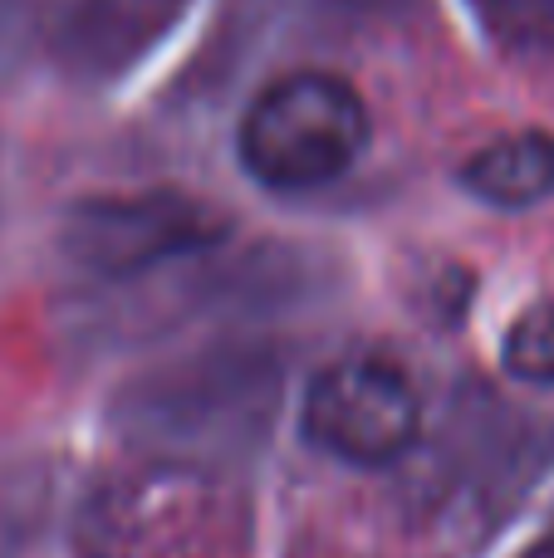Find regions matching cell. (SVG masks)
<instances>
[{"label":"cell","instance_id":"obj_2","mask_svg":"<svg viewBox=\"0 0 554 558\" xmlns=\"http://www.w3.org/2000/svg\"><path fill=\"white\" fill-rule=\"evenodd\" d=\"M304 432L353 465H388L418 441L422 397L393 357L349 353L304 392Z\"/></svg>","mask_w":554,"mask_h":558},{"label":"cell","instance_id":"obj_6","mask_svg":"<svg viewBox=\"0 0 554 558\" xmlns=\"http://www.w3.org/2000/svg\"><path fill=\"white\" fill-rule=\"evenodd\" d=\"M501 39L520 49H550L554 45V0H471Z\"/></svg>","mask_w":554,"mask_h":558},{"label":"cell","instance_id":"obj_3","mask_svg":"<svg viewBox=\"0 0 554 558\" xmlns=\"http://www.w3.org/2000/svg\"><path fill=\"white\" fill-rule=\"evenodd\" d=\"M79 255L94 270L128 275L147 270L177 251L206 241V211L182 196H137V202H104L79 216Z\"/></svg>","mask_w":554,"mask_h":558},{"label":"cell","instance_id":"obj_5","mask_svg":"<svg viewBox=\"0 0 554 558\" xmlns=\"http://www.w3.org/2000/svg\"><path fill=\"white\" fill-rule=\"evenodd\" d=\"M506 367L520 383L554 387V299L530 304L506 333Z\"/></svg>","mask_w":554,"mask_h":558},{"label":"cell","instance_id":"obj_1","mask_svg":"<svg viewBox=\"0 0 554 558\" xmlns=\"http://www.w3.org/2000/svg\"><path fill=\"white\" fill-rule=\"evenodd\" d=\"M369 147V108L349 78L294 69L265 84L241 118V162L270 192H314Z\"/></svg>","mask_w":554,"mask_h":558},{"label":"cell","instance_id":"obj_4","mask_svg":"<svg viewBox=\"0 0 554 558\" xmlns=\"http://www.w3.org/2000/svg\"><path fill=\"white\" fill-rule=\"evenodd\" d=\"M461 182L481 196V202L501 206V211H520L535 206L554 192V133L540 128H520L496 143H486L467 167Z\"/></svg>","mask_w":554,"mask_h":558}]
</instances>
